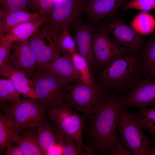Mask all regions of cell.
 <instances>
[{
    "label": "cell",
    "instance_id": "obj_2",
    "mask_svg": "<svg viewBox=\"0 0 155 155\" xmlns=\"http://www.w3.org/2000/svg\"><path fill=\"white\" fill-rule=\"evenodd\" d=\"M145 77L140 54L130 52L101 69L96 81L109 90L120 94L128 91Z\"/></svg>",
    "mask_w": 155,
    "mask_h": 155
},
{
    "label": "cell",
    "instance_id": "obj_8",
    "mask_svg": "<svg viewBox=\"0 0 155 155\" xmlns=\"http://www.w3.org/2000/svg\"><path fill=\"white\" fill-rule=\"evenodd\" d=\"M45 24L28 40L35 56L37 67L44 66L61 56L58 44L60 32Z\"/></svg>",
    "mask_w": 155,
    "mask_h": 155
},
{
    "label": "cell",
    "instance_id": "obj_35",
    "mask_svg": "<svg viewBox=\"0 0 155 155\" xmlns=\"http://www.w3.org/2000/svg\"><path fill=\"white\" fill-rule=\"evenodd\" d=\"M131 155L133 154L122 144L120 141L118 143L114 155Z\"/></svg>",
    "mask_w": 155,
    "mask_h": 155
},
{
    "label": "cell",
    "instance_id": "obj_39",
    "mask_svg": "<svg viewBox=\"0 0 155 155\" xmlns=\"http://www.w3.org/2000/svg\"><path fill=\"white\" fill-rule=\"evenodd\" d=\"M53 0L55 2H56L57 3V2L60 1L61 0Z\"/></svg>",
    "mask_w": 155,
    "mask_h": 155
},
{
    "label": "cell",
    "instance_id": "obj_26",
    "mask_svg": "<svg viewBox=\"0 0 155 155\" xmlns=\"http://www.w3.org/2000/svg\"><path fill=\"white\" fill-rule=\"evenodd\" d=\"M137 108L139 113L137 114L141 126L152 135L155 141V105L152 108Z\"/></svg>",
    "mask_w": 155,
    "mask_h": 155
},
{
    "label": "cell",
    "instance_id": "obj_12",
    "mask_svg": "<svg viewBox=\"0 0 155 155\" xmlns=\"http://www.w3.org/2000/svg\"><path fill=\"white\" fill-rule=\"evenodd\" d=\"M147 77L130 89L125 96L124 106L130 107L155 105V80Z\"/></svg>",
    "mask_w": 155,
    "mask_h": 155
},
{
    "label": "cell",
    "instance_id": "obj_14",
    "mask_svg": "<svg viewBox=\"0 0 155 155\" xmlns=\"http://www.w3.org/2000/svg\"><path fill=\"white\" fill-rule=\"evenodd\" d=\"M0 74L9 79L25 98L38 100L33 82L24 71L15 68L8 60L0 66Z\"/></svg>",
    "mask_w": 155,
    "mask_h": 155
},
{
    "label": "cell",
    "instance_id": "obj_24",
    "mask_svg": "<svg viewBox=\"0 0 155 155\" xmlns=\"http://www.w3.org/2000/svg\"><path fill=\"white\" fill-rule=\"evenodd\" d=\"M152 33L146 40L140 54L142 72L145 77L155 65V30Z\"/></svg>",
    "mask_w": 155,
    "mask_h": 155
},
{
    "label": "cell",
    "instance_id": "obj_20",
    "mask_svg": "<svg viewBox=\"0 0 155 155\" xmlns=\"http://www.w3.org/2000/svg\"><path fill=\"white\" fill-rule=\"evenodd\" d=\"M36 128H31L17 135L13 142L23 155H44L39 146Z\"/></svg>",
    "mask_w": 155,
    "mask_h": 155
},
{
    "label": "cell",
    "instance_id": "obj_3",
    "mask_svg": "<svg viewBox=\"0 0 155 155\" xmlns=\"http://www.w3.org/2000/svg\"><path fill=\"white\" fill-rule=\"evenodd\" d=\"M110 91L96 81L91 85L79 81L68 85L63 102L89 119L100 110Z\"/></svg>",
    "mask_w": 155,
    "mask_h": 155
},
{
    "label": "cell",
    "instance_id": "obj_7",
    "mask_svg": "<svg viewBox=\"0 0 155 155\" xmlns=\"http://www.w3.org/2000/svg\"><path fill=\"white\" fill-rule=\"evenodd\" d=\"M47 116L61 133L72 137L88 155H94L83 141V133L86 124L84 117L64 102L47 111Z\"/></svg>",
    "mask_w": 155,
    "mask_h": 155
},
{
    "label": "cell",
    "instance_id": "obj_9",
    "mask_svg": "<svg viewBox=\"0 0 155 155\" xmlns=\"http://www.w3.org/2000/svg\"><path fill=\"white\" fill-rule=\"evenodd\" d=\"M93 51L96 67L101 69L130 52L110 36L107 30L102 26L94 28Z\"/></svg>",
    "mask_w": 155,
    "mask_h": 155
},
{
    "label": "cell",
    "instance_id": "obj_29",
    "mask_svg": "<svg viewBox=\"0 0 155 155\" xmlns=\"http://www.w3.org/2000/svg\"><path fill=\"white\" fill-rule=\"evenodd\" d=\"M61 133L62 134V155H88L86 152L81 148L72 137Z\"/></svg>",
    "mask_w": 155,
    "mask_h": 155
},
{
    "label": "cell",
    "instance_id": "obj_28",
    "mask_svg": "<svg viewBox=\"0 0 155 155\" xmlns=\"http://www.w3.org/2000/svg\"><path fill=\"white\" fill-rule=\"evenodd\" d=\"M58 44L63 54L67 53L71 54L77 51L75 40L70 35L68 27H64L60 31Z\"/></svg>",
    "mask_w": 155,
    "mask_h": 155
},
{
    "label": "cell",
    "instance_id": "obj_27",
    "mask_svg": "<svg viewBox=\"0 0 155 155\" xmlns=\"http://www.w3.org/2000/svg\"><path fill=\"white\" fill-rule=\"evenodd\" d=\"M20 95L9 79L4 77L0 78V102H19L22 100Z\"/></svg>",
    "mask_w": 155,
    "mask_h": 155
},
{
    "label": "cell",
    "instance_id": "obj_33",
    "mask_svg": "<svg viewBox=\"0 0 155 155\" xmlns=\"http://www.w3.org/2000/svg\"><path fill=\"white\" fill-rule=\"evenodd\" d=\"M12 43L9 41L0 40V66L8 61Z\"/></svg>",
    "mask_w": 155,
    "mask_h": 155
},
{
    "label": "cell",
    "instance_id": "obj_17",
    "mask_svg": "<svg viewBox=\"0 0 155 155\" xmlns=\"http://www.w3.org/2000/svg\"><path fill=\"white\" fill-rule=\"evenodd\" d=\"M42 67L52 75L64 81L68 84L79 81L74 70L71 54L68 53L63 54Z\"/></svg>",
    "mask_w": 155,
    "mask_h": 155
},
{
    "label": "cell",
    "instance_id": "obj_22",
    "mask_svg": "<svg viewBox=\"0 0 155 155\" xmlns=\"http://www.w3.org/2000/svg\"><path fill=\"white\" fill-rule=\"evenodd\" d=\"M24 132L18 128L4 115H0V154L9 144L13 142L16 136Z\"/></svg>",
    "mask_w": 155,
    "mask_h": 155
},
{
    "label": "cell",
    "instance_id": "obj_11",
    "mask_svg": "<svg viewBox=\"0 0 155 155\" xmlns=\"http://www.w3.org/2000/svg\"><path fill=\"white\" fill-rule=\"evenodd\" d=\"M87 0H61L57 2L46 23L59 31L80 20Z\"/></svg>",
    "mask_w": 155,
    "mask_h": 155
},
{
    "label": "cell",
    "instance_id": "obj_10",
    "mask_svg": "<svg viewBox=\"0 0 155 155\" xmlns=\"http://www.w3.org/2000/svg\"><path fill=\"white\" fill-rule=\"evenodd\" d=\"M123 13L111 17L101 25L111 34L114 39L129 51L140 54L146 41L142 35L128 26L124 21Z\"/></svg>",
    "mask_w": 155,
    "mask_h": 155
},
{
    "label": "cell",
    "instance_id": "obj_34",
    "mask_svg": "<svg viewBox=\"0 0 155 155\" xmlns=\"http://www.w3.org/2000/svg\"><path fill=\"white\" fill-rule=\"evenodd\" d=\"M5 152L6 155H23L19 148L12 143L7 145Z\"/></svg>",
    "mask_w": 155,
    "mask_h": 155
},
{
    "label": "cell",
    "instance_id": "obj_5",
    "mask_svg": "<svg viewBox=\"0 0 155 155\" xmlns=\"http://www.w3.org/2000/svg\"><path fill=\"white\" fill-rule=\"evenodd\" d=\"M128 108L124 106L120 113L118 125L119 140L133 154L146 155L152 142L144 133L137 114Z\"/></svg>",
    "mask_w": 155,
    "mask_h": 155
},
{
    "label": "cell",
    "instance_id": "obj_38",
    "mask_svg": "<svg viewBox=\"0 0 155 155\" xmlns=\"http://www.w3.org/2000/svg\"><path fill=\"white\" fill-rule=\"evenodd\" d=\"M146 155H155V146L150 147L148 149Z\"/></svg>",
    "mask_w": 155,
    "mask_h": 155
},
{
    "label": "cell",
    "instance_id": "obj_13",
    "mask_svg": "<svg viewBox=\"0 0 155 155\" xmlns=\"http://www.w3.org/2000/svg\"><path fill=\"white\" fill-rule=\"evenodd\" d=\"M8 60L15 68L31 78L37 67L36 59L28 40L13 43Z\"/></svg>",
    "mask_w": 155,
    "mask_h": 155
},
{
    "label": "cell",
    "instance_id": "obj_1",
    "mask_svg": "<svg viewBox=\"0 0 155 155\" xmlns=\"http://www.w3.org/2000/svg\"><path fill=\"white\" fill-rule=\"evenodd\" d=\"M125 96L110 90L100 110L86 123V146L94 155H114L119 141L117 129Z\"/></svg>",
    "mask_w": 155,
    "mask_h": 155
},
{
    "label": "cell",
    "instance_id": "obj_18",
    "mask_svg": "<svg viewBox=\"0 0 155 155\" xmlns=\"http://www.w3.org/2000/svg\"><path fill=\"white\" fill-rule=\"evenodd\" d=\"M48 19L40 16L34 20L21 23L6 33L0 40L13 42L28 40L47 21Z\"/></svg>",
    "mask_w": 155,
    "mask_h": 155
},
{
    "label": "cell",
    "instance_id": "obj_31",
    "mask_svg": "<svg viewBox=\"0 0 155 155\" xmlns=\"http://www.w3.org/2000/svg\"><path fill=\"white\" fill-rule=\"evenodd\" d=\"M129 9L148 12L155 9V0H131L122 8L123 12Z\"/></svg>",
    "mask_w": 155,
    "mask_h": 155
},
{
    "label": "cell",
    "instance_id": "obj_4",
    "mask_svg": "<svg viewBox=\"0 0 155 155\" xmlns=\"http://www.w3.org/2000/svg\"><path fill=\"white\" fill-rule=\"evenodd\" d=\"M0 109L18 128H37L45 121L47 110L37 100L25 98L18 103L0 102Z\"/></svg>",
    "mask_w": 155,
    "mask_h": 155
},
{
    "label": "cell",
    "instance_id": "obj_15",
    "mask_svg": "<svg viewBox=\"0 0 155 155\" xmlns=\"http://www.w3.org/2000/svg\"><path fill=\"white\" fill-rule=\"evenodd\" d=\"M75 40L77 51L87 61L92 71L96 67L93 51V27L80 20L76 24Z\"/></svg>",
    "mask_w": 155,
    "mask_h": 155
},
{
    "label": "cell",
    "instance_id": "obj_32",
    "mask_svg": "<svg viewBox=\"0 0 155 155\" xmlns=\"http://www.w3.org/2000/svg\"><path fill=\"white\" fill-rule=\"evenodd\" d=\"M56 3L53 0H39L36 9L41 17L48 19Z\"/></svg>",
    "mask_w": 155,
    "mask_h": 155
},
{
    "label": "cell",
    "instance_id": "obj_21",
    "mask_svg": "<svg viewBox=\"0 0 155 155\" xmlns=\"http://www.w3.org/2000/svg\"><path fill=\"white\" fill-rule=\"evenodd\" d=\"M37 130L38 144L44 155L49 154L56 148L62 146L56 130L47 121L38 127Z\"/></svg>",
    "mask_w": 155,
    "mask_h": 155
},
{
    "label": "cell",
    "instance_id": "obj_16",
    "mask_svg": "<svg viewBox=\"0 0 155 155\" xmlns=\"http://www.w3.org/2000/svg\"><path fill=\"white\" fill-rule=\"evenodd\" d=\"M128 0H87L85 12L95 23L114 16L117 9L125 5Z\"/></svg>",
    "mask_w": 155,
    "mask_h": 155
},
{
    "label": "cell",
    "instance_id": "obj_25",
    "mask_svg": "<svg viewBox=\"0 0 155 155\" xmlns=\"http://www.w3.org/2000/svg\"><path fill=\"white\" fill-rule=\"evenodd\" d=\"M131 27L142 35L152 33L155 30V18L148 12L142 11L130 22Z\"/></svg>",
    "mask_w": 155,
    "mask_h": 155
},
{
    "label": "cell",
    "instance_id": "obj_19",
    "mask_svg": "<svg viewBox=\"0 0 155 155\" xmlns=\"http://www.w3.org/2000/svg\"><path fill=\"white\" fill-rule=\"evenodd\" d=\"M0 38L17 25L40 16L38 13H32L22 10L4 13L0 12Z\"/></svg>",
    "mask_w": 155,
    "mask_h": 155
},
{
    "label": "cell",
    "instance_id": "obj_6",
    "mask_svg": "<svg viewBox=\"0 0 155 155\" xmlns=\"http://www.w3.org/2000/svg\"><path fill=\"white\" fill-rule=\"evenodd\" d=\"M40 103L47 111L63 102L68 84L51 74L43 67H37L31 78Z\"/></svg>",
    "mask_w": 155,
    "mask_h": 155
},
{
    "label": "cell",
    "instance_id": "obj_23",
    "mask_svg": "<svg viewBox=\"0 0 155 155\" xmlns=\"http://www.w3.org/2000/svg\"><path fill=\"white\" fill-rule=\"evenodd\" d=\"M71 57L75 74L78 81L88 85L94 84L96 81L86 59L77 51L71 54Z\"/></svg>",
    "mask_w": 155,
    "mask_h": 155
},
{
    "label": "cell",
    "instance_id": "obj_30",
    "mask_svg": "<svg viewBox=\"0 0 155 155\" xmlns=\"http://www.w3.org/2000/svg\"><path fill=\"white\" fill-rule=\"evenodd\" d=\"M0 5L2 12L26 11L30 6V0H0Z\"/></svg>",
    "mask_w": 155,
    "mask_h": 155
},
{
    "label": "cell",
    "instance_id": "obj_37",
    "mask_svg": "<svg viewBox=\"0 0 155 155\" xmlns=\"http://www.w3.org/2000/svg\"><path fill=\"white\" fill-rule=\"evenodd\" d=\"M39 0H30V6L33 9H36Z\"/></svg>",
    "mask_w": 155,
    "mask_h": 155
},
{
    "label": "cell",
    "instance_id": "obj_36",
    "mask_svg": "<svg viewBox=\"0 0 155 155\" xmlns=\"http://www.w3.org/2000/svg\"><path fill=\"white\" fill-rule=\"evenodd\" d=\"M146 77L151 79L155 77V65L149 71Z\"/></svg>",
    "mask_w": 155,
    "mask_h": 155
}]
</instances>
